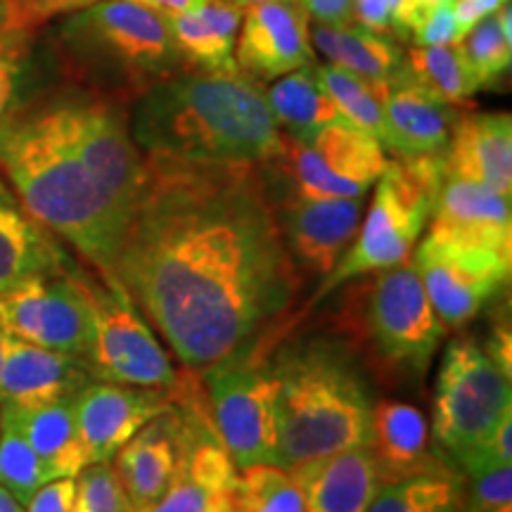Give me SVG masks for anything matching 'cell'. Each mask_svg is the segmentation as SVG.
Wrapping results in <instances>:
<instances>
[{
	"label": "cell",
	"mask_w": 512,
	"mask_h": 512,
	"mask_svg": "<svg viewBox=\"0 0 512 512\" xmlns=\"http://www.w3.org/2000/svg\"><path fill=\"white\" fill-rule=\"evenodd\" d=\"M112 278L190 370L247 351L302 285L264 166L152 155Z\"/></svg>",
	"instance_id": "6da1fadb"
},
{
	"label": "cell",
	"mask_w": 512,
	"mask_h": 512,
	"mask_svg": "<svg viewBox=\"0 0 512 512\" xmlns=\"http://www.w3.org/2000/svg\"><path fill=\"white\" fill-rule=\"evenodd\" d=\"M128 128L143 155L202 164H264L280 147L259 81L240 69H183L133 100Z\"/></svg>",
	"instance_id": "7a4b0ae2"
},
{
	"label": "cell",
	"mask_w": 512,
	"mask_h": 512,
	"mask_svg": "<svg viewBox=\"0 0 512 512\" xmlns=\"http://www.w3.org/2000/svg\"><path fill=\"white\" fill-rule=\"evenodd\" d=\"M0 174L43 228L112 278L128 219L62 136L46 95L0 114Z\"/></svg>",
	"instance_id": "3957f363"
},
{
	"label": "cell",
	"mask_w": 512,
	"mask_h": 512,
	"mask_svg": "<svg viewBox=\"0 0 512 512\" xmlns=\"http://www.w3.org/2000/svg\"><path fill=\"white\" fill-rule=\"evenodd\" d=\"M278 427V467L363 446L375 394L351 347L309 339L280 349L268 366Z\"/></svg>",
	"instance_id": "277c9868"
},
{
	"label": "cell",
	"mask_w": 512,
	"mask_h": 512,
	"mask_svg": "<svg viewBox=\"0 0 512 512\" xmlns=\"http://www.w3.org/2000/svg\"><path fill=\"white\" fill-rule=\"evenodd\" d=\"M57 43L76 72L91 79L88 86L121 102L185 69L169 17L133 0H98L72 12Z\"/></svg>",
	"instance_id": "5b68a950"
},
{
	"label": "cell",
	"mask_w": 512,
	"mask_h": 512,
	"mask_svg": "<svg viewBox=\"0 0 512 512\" xmlns=\"http://www.w3.org/2000/svg\"><path fill=\"white\" fill-rule=\"evenodd\" d=\"M375 183L366 221L358 226L354 242L337 266L323 278L313 302L351 280L411 261L415 242L425 233L444 185V155L387 159Z\"/></svg>",
	"instance_id": "8992f818"
},
{
	"label": "cell",
	"mask_w": 512,
	"mask_h": 512,
	"mask_svg": "<svg viewBox=\"0 0 512 512\" xmlns=\"http://www.w3.org/2000/svg\"><path fill=\"white\" fill-rule=\"evenodd\" d=\"M349 302L344 325L384 380L418 384L432 366L446 328L434 313L411 261L370 273Z\"/></svg>",
	"instance_id": "52a82bcc"
},
{
	"label": "cell",
	"mask_w": 512,
	"mask_h": 512,
	"mask_svg": "<svg viewBox=\"0 0 512 512\" xmlns=\"http://www.w3.org/2000/svg\"><path fill=\"white\" fill-rule=\"evenodd\" d=\"M508 413L510 377L477 339H453L441 356L432 396L430 437L439 456L463 475Z\"/></svg>",
	"instance_id": "ba28073f"
},
{
	"label": "cell",
	"mask_w": 512,
	"mask_h": 512,
	"mask_svg": "<svg viewBox=\"0 0 512 512\" xmlns=\"http://www.w3.org/2000/svg\"><path fill=\"white\" fill-rule=\"evenodd\" d=\"M62 136L126 219L145 181V155L128 128L124 102L91 86L46 93Z\"/></svg>",
	"instance_id": "9c48e42d"
},
{
	"label": "cell",
	"mask_w": 512,
	"mask_h": 512,
	"mask_svg": "<svg viewBox=\"0 0 512 512\" xmlns=\"http://www.w3.org/2000/svg\"><path fill=\"white\" fill-rule=\"evenodd\" d=\"M384 164L387 157L380 140L339 119L309 140H294L283 133L278 152L261 166L268 178L283 183V195L339 200L366 195Z\"/></svg>",
	"instance_id": "30bf717a"
},
{
	"label": "cell",
	"mask_w": 512,
	"mask_h": 512,
	"mask_svg": "<svg viewBox=\"0 0 512 512\" xmlns=\"http://www.w3.org/2000/svg\"><path fill=\"white\" fill-rule=\"evenodd\" d=\"M93 337L86 363L95 380L131 387L174 389L181 377L155 330L114 278L86 275Z\"/></svg>",
	"instance_id": "8fae6325"
},
{
	"label": "cell",
	"mask_w": 512,
	"mask_h": 512,
	"mask_svg": "<svg viewBox=\"0 0 512 512\" xmlns=\"http://www.w3.org/2000/svg\"><path fill=\"white\" fill-rule=\"evenodd\" d=\"M209 413L216 432L245 470L252 465H278V427L273 411V380L245 351L204 368Z\"/></svg>",
	"instance_id": "7c38bea8"
},
{
	"label": "cell",
	"mask_w": 512,
	"mask_h": 512,
	"mask_svg": "<svg viewBox=\"0 0 512 512\" xmlns=\"http://www.w3.org/2000/svg\"><path fill=\"white\" fill-rule=\"evenodd\" d=\"M0 325L12 337L86 361L93 337L86 273L72 268L0 292Z\"/></svg>",
	"instance_id": "4fadbf2b"
},
{
	"label": "cell",
	"mask_w": 512,
	"mask_h": 512,
	"mask_svg": "<svg viewBox=\"0 0 512 512\" xmlns=\"http://www.w3.org/2000/svg\"><path fill=\"white\" fill-rule=\"evenodd\" d=\"M411 264L444 328L472 323L510 283L512 271L510 259L484 249L453 245L432 235H425L413 249Z\"/></svg>",
	"instance_id": "5bb4252c"
},
{
	"label": "cell",
	"mask_w": 512,
	"mask_h": 512,
	"mask_svg": "<svg viewBox=\"0 0 512 512\" xmlns=\"http://www.w3.org/2000/svg\"><path fill=\"white\" fill-rule=\"evenodd\" d=\"M174 389L131 387L93 380L74 396V420L88 465L112 463L119 448L150 420L169 411Z\"/></svg>",
	"instance_id": "9a60e30c"
},
{
	"label": "cell",
	"mask_w": 512,
	"mask_h": 512,
	"mask_svg": "<svg viewBox=\"0 0 512 512\" xmlns=\"http://www.w3.org/2000/svg\"><path fill=\"white\" fill-rule=\"evenodd\" d=\"M280 233L297 268L325 278L354 242L363 216V197L306 200L275 195Z\"/></svg>",
	"instance_id": "2e32d148"
},
{
	"label": "cell",
	"mask_w": 512,
	"mask_h": 512,
	"mask_svg": "<svg viewBox=\"0 0 512 512\" xmlns=\"http://www.w3.org/2000/svg\"><path fill=\"white\" fill-rule=\"evenodd\" d=\"M242 34L235 41V64L249 79L275 81L313 64L309 12L302 0H266L245 8Z\"/></svg>",
	"instance_id": "e0dca14e"
},
{
	"label": "cell",
	"mask_w": 512,
	"mask_h": 512,
	"mask_svg": "<svg viewBox=\"0 0 512 512\" xmlns=\"http://www.w3.org/2000/svg\"><path fill=\"white\" fill-rule=\"evenodd\" d=\"M427 235L512 261L510 197L484 185L444 178Z\"/></svg>",
	"instance_id": "ac0fdd59"
},
{
	"label": "cell",
	"mask_w": 512,
	"mask_h": 512,
	"mask_svg": "<svg viewBox=\"0 0 512 512\" xmlns=\"http://www.w3.org/2000/svg\"><path fill=\"white\" fill-rule=\"evenodd\" d=\"M458 117V107L434 98L401 67L384 81L382 147L394 157L444 155Z\"/></svg>",
	"instance_id": "d6986e66"
},
{
	"label": "cell",
	"mask_w": 512,
	"mask_h": 512,
	"mask_svg": "<svg viewBox=\"0 0 512 512\" xmlns=\"http://www.w3.org/2000/svg\"><path fill=\"white\" fill-rule=\"evenodd\" d=\"M93 380L83 358L36 347L10 335L0 366V406H41L72 399Z\"/></svg>",
	"instance_id": "ffe728a7"
},
{
	"label": "cell",
	"mask_w": 512,
	"mask_h": 512,
	"mask_svg": "<svg viewBox=\"0 0 512 512\" xmlns=\"http://www.w3.org/2000/svg\"><path fill=\"white\" fill-rule=\"evenodd\" d=\"M444 178L512 192V119L508 112L460 114L444 150Z\"/></svg>",
	"instance_id": "44dd1931"
},
{
	"label": "cell",
	"mask_w": 512,
	"mask_h": 512,
	"mask_svg": "<svg viewBox=\"0 0 512 512\" xmlns=\"http://www.w3.org/2000/svg\"><path fill=\"white\" fill-rule=\"evenodd\" d=\"M430 422L406 401H375L366 446L373 453L382 484L451 467L430 441Z\"/></svg>",
	"instance_id": "7402d4cb"
},
{
	"label": "cell",
	"mask_w": 512,
	"mask_h": 512,
	"mask_svg": "<svg viewBox=\"0 0 512 512\" xmlns=\"http://www.w3.org/2000/svg\"><path fill=\"white\" fill-rule=\"evenodd\" d=\"M304 512H366L382 489L370 448L354 446L292 467Z\"/></svg>",
	"instance_id": "603a6c76"
},
{
	"label": "cell",
	"mask_w": 512,
	"mask_h": 512,
	"mask_svg": "<svg viewBox=\"0 0 512 512\" xmlns=\"http://www.w3.org/2000/svg\"><path fill=\"white\" fill-rule=\"evenodd\" d=\"M72 268L60 240L22 207L0 178V292Z\"/></svg>",
	"instance_id": "cb8c5ba5"
},
{
	"label": "cell",
	"mask_w": 512,
	"mask_h": 512,
	"mask_svg": "<svg viewBox=\"0 0 512 512\" xmlns=\"http://www.w3.org/2000/svg\"><path fill=\"white\" fill-rule=\"evenodd\" d=\"M174 403V401H171ZM178 465V439L174 411H164L150 420L112 458L133 512L147 510L164 496Z\"/></svg>",
	"instance_id": "d4e9b609"
},
{
	"label": "cell",
	"mask_w": 512,
	"mask_h": 512,
	"mask_svg": "<svg viewBox=\"0 0 512 512\" xmlns=\"http://www.w3.org/2000/svg\"><path fill=\"white\" fill-rule=\"evenodd\" d=\"M72 401L74 396L41 406H0V425H10L29 441L50 479L76 477L88 465Z\"/></svg>",
	"instance_id": "484cf974"
},
{
	"label": "cell",
	"mask_w": 512,
	"mask_h": 512,
	"mask_svg": "<svg viewBox=\"0 0 512 512\" xmlns=\"http://www.w3.org/2000/svg\"><path fill=\"white\" fill-rule=\"evenodd\" d=\"M242 8L233 0H207L200 8L169 17L171 38L185 69L228 72L235 64V41Z\"/></svg>",
	"instance_id": "4316f807"
},
{
	"label": "cell",
	"mask_w": 512,
	"mask_h": 512,
	"mask_svg": "<svg viewBox=\"0 0 512 512\" xmlns=\"http://www.w3.org/2000/svg\"><path fill=\"white\" fill-rule=\"evenodd\" d=\"M311 38L330 64L373 83L392 79L403 62V50L396 46L394 38L373 34L354 24L339 27V24L316 22Z\"/></svg>",
	"instance_id": "83f0119b"
},
{
	"label": "cell",
	"mask_w": 512,
	"mask_h": 512,
	"mask_svg": "<svg viewBox=\"0 0 512 512\" xmlns=\"http://www.w3.org/2000/svg\"><path fill=\"white\" fill-rule=\"evenodd\" d=\"M266 100L280 133L294 140H309L323 126L342 119L313 64L280 76L266 91Z\"/></svg>",
	"instance_id": "f1b7e54d"
},
{
	"label": "cell",
	"mask_w": 512,
	"mask_h": 512,
	"mask_svg": "<svg viewBox=\"0 0 512 512\" xmlns=\"http://www.w3.org/2000/svg\"><path fill=\"white\" fill-rule=\"evenodd\" d=\"M401 69L446 105L463 107L479 91L458 41L446 46H413L403 55Z\"/></svg>",
	"instance_id": "f546056e"
},
{
	"label": "cell",
	"mask_w": 512,
	"mask_h": 512,
	"mask_svg": "<svg viewBox=\"0 0 512 512\" xmlns=\"http://www.w3.org/2000/svg\"><path fill=\"white\" fill-rule=\"evenodd\" d=\"M463 477L453 467L384 484L366 512H458Z\"/></svg>",
	"instance_id": "4dcf8cb0"
},
{
	"label": "cell",
	"mask_w": 512,
	"mask_h": 512,
	"mask_svg": "<svg viewBox=\"0 0 512 512\" xmlns=\"http://www.w3.org/2000/svg\"><path fill=\"white\" fill-rule=\"evenodd\" d=\"M472 76L482 86L508 74L512 62V34H510V0L501 5L494 15L479 19L458 41Z\"/></svg>",
	"instance_id": "1f68e13d"
},
{
	"label": "cell",
	"mask_w": 512,
	"mask_h": 512,
	"mask_svg": "<svg viewBox=\"0 0 512 512\" xmlns=\"http://www.w3.org/2000/svg\"><path fill=\"white\" fill-rule=\"evenodd\" d=\"M325 93L335 102L344 121L361 128L382 143V88L384 83H373L361 76L339 69L335 64L316 67Z\"/></svg>",
	"instance_id": "d6a6232c"
},
{
	"label": "cell",
	"mask_w": 512,
	"mask_h": 512,
	"mask_svg": "<svg viewBox=\"0 0 512 512\" xmlns=\"http://www.w3.org/2000/svg\"><path fill=\"white\" fill-rule=\"evenodd\" d=\"M242 512H304V501L290 470L278 465H252L240 470Z\"/></svg>",
	"instance_id": "836d02e7"
},
{
	"label": "cell",
	"mask_w": 512,
	"mask_h": 512,
	"mask_svg": "<svg viewBox=\"0 0 512 512\" xmlns=\"http://www.w3.org/2000/svg\"><path fill=\"white\" fill-rule=\"evenodd\" d=\"M48 482L53 479L29 441L10 425H0V486L27 505L29 498Z\"/></svg>",
	"instance_id": "e575fe53"
},
{
	"label": "cell",
	"mask_w": 512,
	"mask_h": 512,
	"mask_svg": "<svg viewBox=\"0 0 512 512\" xmlns=\"http://www.w3.org/2000/svg\"><path fill=\"white\" fill-rule=\"evenodd\" d=\"M72 512H133L112 463L86 465L76 475Z\"/></svg>",
	"instance_id": "d590c367"
},
{
	"label": "cell",
	"mask_w": 512,
	"mask_h": 512,
	"mask_svg": "<svg viewBox=\"0 0 512 512\" xmlns=\"http://www.w3.org/2000/svg\"><path fill=\"white\" fill-rule=\"evenodd\" d=\"M458 512H512V465L463 477Z\"/></svg>",
	"instance_id": "8d00e7d4"
},
{
	"label": "cell",
	"mask_w": 512,
	"mask_h": 512,
	"mask_svg": "<svg viewBox=\"0 0 512 512\" xmlns=\"http://www.w3.org/2000/svg\"><path fill=\"white\" fill-rule=\"evenodd\" d=\"M98 0H0V27L31 38L43 24L60 15H72Z\"/></svg>",
	"instance_id": "74e56055"
},
{
	"label": "cell",
	"mask_w": 512,
	"mask_h": 512,
	"mask_svg": "<svg viewBox=\"0 0 512 512\" xmlns=\"http://www.w3.org/2000/svg\"><path fill=\"white\" fill-rule=\"evenodd\" d=\"M411 41L415 46H446V43L460 41V29L456 22L453 3L437 5L415 24L411 31Z\"/></svg>",
	"instance_id": "f35d334b"
},
{
	"label": "cell",
	"mask_w": 512,
	"mask_h": 512,
	"mask_svg": "<svg viewBox=\"0 0 512 512\" xmlns=\"http://www.w3.org/2000/svg\"><path fill=\"white\" fill-rule=\"evenodd\" d=\"M31 38L10 34L0 27V114L8 110V102L15 91V79L19 64L27 53V43Z\"/></svg>",
	"instance_id": "ab89813d"
},
{
	"label": "cell",
	"mask_w": 512,
	"mask_h": 512,
	"mask_svg": "<svg viewBox=\"0 0 512 512\" xmlns=\"http://www.w3.org/2000/svg\"><path fill=\"white\" fill-rule=\"evenodd\" d=\"M401 3L403 0H354L351 17L356 19V27L392 38L394 17L399 12Z\"/></svg>",
	"instance_id": "60d3db41"
},
{
	"label": "cell",
	"mask_w": 512,
	"mask_h": 512,
	"mask_svg": "<svg viewBox=\"0 0 512 512\" xmlns=\"http://www.w3.org/2000/svg\"><path fill=\"white\" fill-rule=\"evenodd\" d=\"M76 496V477L53 479L43 484L24 505V512H72Z\"/></svg>",
	"instance_id": "b9f144b4"
},
{
	"label": "cell",
	"mask_w": 512,
	"mask_h": 512,
	"mask_svg": "<svg viewBox=\"0 0 512 512\" xmlns=\"http://www.w3.org/2000/svg\"><path fill=\"white\" fill-rule=\"evenodd\" d=\"M505 3H508V0H456V3H453V12H456L460 38L475 27L479 19L494 15V12Z\"/></svg>",
	"instance_id": "7bdbcfd3"
},
{
	"label": "cell",
	"mask_w": 512,
	"mask_h": 512,
	"mask_svg": "<svg viewBox=\"0 0 512 512\" xmlns=\"http://www.w3.org/2000/svg\"><path fill=\"white\" fill-rule=\"evenodd\" d=\"M309 17L320 24H351V5L354 0H302Z\"/></svg>",
	"instance_id": "ee69618b"
},
{
	"label": "cell",
	"mask_w": 512,
	"mask_h": 512,
	"mask_svg": "<svg viewBox=\"0 0 512 512\" xmlns=\"http://www.w3.org/2000/svg\"><path fill=\"white\" fill-rule=\"evenodd\" d=\"M484 351L505 375H512V337L508 323L494 325V330H491V335L484 344Z\"/></svg>",
	"instance_id": "f6af8a7d"
},
{
	"label": "cell",
	"mask_w": 512,
	"mask_h": 512,
	"mask_svg": "<svg viewBox=\"0 0 512 512\" xmlns=\"http://www.w3.org/2000/svg\"><path fill=\"white\" fill-rule=\"evenodd\" d=\"M133 3L145 5V8L155 10L164 17H174V15H181V12L200 8V5L207 3V0H133Z\"/></svg>",
	"instance_id": "bcb514c9"
},
{
	"label": "cell",
	"mask_w": 512,
	"mask_h": 512,
	"mask_svg": "<svg viewBox=\"0 0 512 512\" xmlns=\"http://www.w3.org/2000/svg\"><path fill=\"white\" fill-rule=\"evenodd\" d=\"M0 512H24V505L3 486H0Z\"/></svg>",
	"instance_id": "7dc6e473"
},
{
	"label": "cell",
	"mask_w": 512,
	"mask_h": 512,
	"mask_svg": "<svg viewBox=\"0 0 512 512\" xmlns=\"http://www.w3.org/2000/svg\"><path fill=\"white\" fill-rule=\"evenodd\" d=\"M8 332L3 330V325H0V366H3V358H5V349H8Z\"/></svg>",
	"instance_id": "c3c4849f"
},
{
	"label": "cell",
	"mask_w": 512,
	"mask_h": 512,
	"mask_svg": "<svg viewBox=\"0 0 512 512\" xmlns=\"http://www.w3.org/2000/svg\"><path fill=\"white\" fill-rule=\"evenodd\" d=\"M235 5H238V8H252V5H259V3H266V0H233Z\"/></svg>",
	"instance_id": "681fc988"
}]
</instances>
